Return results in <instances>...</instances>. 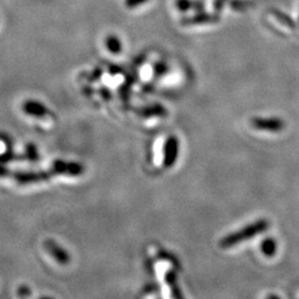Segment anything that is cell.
Returning <instances> with one entry per match:
<instances>
[{
  "mask_svg": "<svg viewBox=\"0 0 299 299\" xmlns=\"http://www.w3.org/2000/svg\"><path fill=\"white\" fill-rule=\"evenodd\" d=\"M261 252L265 257L272 258L277 253V243L273 237H266L261 243Z\"/></svg>",
  "mask_w": 299,
  "mask_h": 299,
  "instance_id": "9c48e42d",
  "label": "cell"
},
{
  "mask_svg": "<svg viewBox=\"0 0 299 299\" xmlns=\"http://www.w3.org/2000/svg\"><path fill=\"white\" fill-rule=\"evenodd\" d=\"M252 127L258 131L270 132V133H278L285 129L284 120L276 116L272 118H262V116H256L250 120Z\"/></svg>",
  "mask_w": 299,
  "mask_h": 299,
  "instance_id": "7a4b0ae2",
  "label": "cell"
},
{
  "mask_svg": "<svg viewBox=\"0 0 299 299\" xmlns=\"http://www.w3.org/2000/svg\"><path fill=\"white\" fill-rule=\"evenodd\" d=\"M269 228V222L265 218H261L253 223H249L244 227H242L236 232L229 233L228 235L224 236L220 241L221 248L228 249L232 248L234 246L240 245L243 242L249 241L252 238H255L260 234L265 233Z\"/></svg>",
  "mask_w": 299,
  "mask_h": 299,
  "instance_id": "6da1fadb",
  "label": "cell"
},
{
  "mask_svg": "<svg viewBox=\"0 0 299 299\" xmlns=\"http://www.w3.org/2000/svg\"><path fill=\"white\" fill-rule=\"evenodd\" d=\"M22 110L26 114L35 116V118H42V116L47 115L48 111H49L43 103L36 100H27L22 104Z\"/></svg>",
  "mask_w": 299,
  "mask_h": 299,
  "instance_id": "5b68a950",
  "label": "cell"
},
{
  "mask_svg": "<svg viewBox=\"0 0 299 299\" xmlns=\"http://www.w3.org/2000/svg\"><path fill=\"white\" fill-rule=\"evenodd\" d=\"M149 0H124V5L129 9H133V8H136L143 3L148 2Z\"/></svg>",
  "mask_w": 299,
  "mask_h": 299,
  "instance_id": "9a60e30c",
  "label": "cell"
},
{
  "mask_svg": "<svg viewBox=\"0 0 299 299\" xmlns=\"http://www.w3.org/2000/svg\"><path fill=\"white\" fill-rule=\"evenodd\" d=\"M106 47L109 52L113 55H119L122 52V42L115 35H109L106 38Z\"/></svg>",
  "mask_w": 299,
  "mask_h": 299,
  "instance_id": "30bf717a",
  "label": "cell"
},
{
  "mask_svg": "<svg viewBox=\"0 0 299 299\" xmlns=\"http://www.w3.org/2000/svg\"><path fill=\"white\" fill-rule=\"evenodd\" d=\"M267 299H280L278 296H276V295H269V296L267 297Z\"/></svg>",
  "mask_w": 299,
  "mask_h": 299,
  "instance_id": "e0dca14e",
  "label": "cell"
},
{
  "mask_svg": "<svg viewBox=\"0 0 299 299\" xmlns=\"http://www.w3.org/2000/svg\"><path fill=\"white\" fill-rule=\"evenodd\" d=\"M298 21H299V20H298Z\"/></svg>",
  "mask_w": 299,
  "mask_h": 299,
  "instance_id": "d6986e66",
  "label": "cell"
},
{
  "mask_svg": "<svg viewBox=\"0 0 299 299\" xmlns=\"http://www.w3.org/2000/svg\"><path fill=\"white\" fill-rule=\"evenodd\" d=\"M175 6L181 13L194 10L195 13L205 10V5L202 0H176Z\"/></svg>",
  "mask_w": 299,
  "mask_h": 299,
  "instance_id": "8992f818",
  "label": "cell"
},
{
  "mask_svg": "<svg viewBox=\"0 0 299 299\" xmlns=\"http://www.w3.org/2000/svg\"><path fill=\"white\" fill-rule=\"evenodd\" d=\"M165 280H167V284L168 285L169 289H171L172 294V299H185L183 292H182L181 287L179 285V281H177V276L176 274L173 272V270H169L165 275Z\"/></svg>",
  "mask_w": 299,
  "mask_h": 299,
  "instance_id": "52a82bcc",
  "label": "cell"
},
{
  "mask_svg": "<svg viewBox=\"0 0 299 299\" xmlns=\"http://www.w3.org/2000/svg\"><path fill=\"white\" fill-rule=\"evenodd\" d=\"M229 6H231L232 9L234 10L244 11L252 7L253 3L246 1V0H231V1H229Z\"/></svg>",
  "mask_w": 299,
  "mask_h": 299,
  "instance_id": "4fadbf2b",
  "label": "cell"
},
{
  "mask_svg": "<svg viewBox=\"0 0 299 299\" xmlns=\"http://www.w3.org/2000/svg\"><path fill=\"white\" fill-rule=\"evenodd\" d=\"M44 299H51V298H44Z\"/></svg>",
  "mask_w": 299,
  "mask_h": 299,
  "instance_id": "ac0fdd59",
  "label": "cell"
},
{
  "mask_svg": "<svg viewBox=\"0 0 299 299\" xmlns=\"http://www.w3.org/2000/svg\"><path fill=\"white\" fill-rule=\"evenodd\" d=\"M169 68L165 62L163 61H157L154 63V67H153V71H154V75L156 76H163L168 72Z\"/></svg>",
  "mask_w": 299,
  "mask_h": 299,
  "instance_id": "5bb4252c",
  "label": "cell"
},
{
  "mask_svg": "<svg viewBox=\"0 0 299 299\" xmlns=\"http://www.w3.org/2000/svg\"><path fill=\"white\" fill-rule=\"evenodd\" d=\"M180 153V142L175 135H169L163 147V167L171 168L175 165Z\"/></svg>",
  "mask_w": 299,
  "mask_h": 299,
  "instance_id": "3957f363",
  "label": "cell"
},
{
  "mask_svg": "<svg viewBox=\"0 0 299 299\" xmlns=\"http://www.w3.org/2000/svg\"><path fill=\"white\" fill-rule=\"evenodd\" d=\"M139 114L144 118H151V116H165L168 114L167 109L161 104H152V106L144 107L139 110Z\"/></svg>",
  "mask_w": 299,
  "mask_h": 299,
  "instance_id": "ba28073f",
  "label": "cell"
},
{
  "mask_svg": "<svg viewBox=\"0 0 299 299\" xmlns=\"http://www.w3.org/2000/svg\"><path fill=\"white\" fill-rule=\"evenodd\" d=\"M221 20L220 15L215 14H207L205 11H200L195 15L185 17L181 20L182 26H202V25H212V23H217Z\"/></svg>",
  "mask_w": 299,
  "mask_h": 299,
  "instance_id": "277c9868",
  "label": "cell"
},
{
  "mask_svg": "<svg viewBox=\"0 0 299 299\" xmlns=\"http://www.w3.org/2000/svg\"><path fill=\"white\" fill-rule=\"evenodd\" d=\"M50 245H47L48 248H50L51 254L55 256L56 260H58L60 262H62V264H66L69 261V257L66 253L63 252V250L59 247V246L52 245V243H49Z\"/></svg>",
  "mask_w": 299,
  "mask_h": 299,
  "instance_id": "7c38bea8",
  "label": "cell"
},
{
  "mask_svg": "<svg viewBox=\"0 0 299 299\" xmlns=\"http://www.w3.org/2000/svg\"><path fill=\"white\" fill-rule=\"evenodd\" d=\"M227 1H228V0H214V3H213L214 10H215L216 13L218 14L222 9H223L224 6L226 5V2H227Z\"/></svg>",
  "mask_w": 299,
  "mask_h": 299,
  "instance_id": "2e32d148",
  "label": "cell"
},
{
  "mask_svg": "<svg viewBox=\"0 0 299 299\" xmlns=\"http://www.w3.org/2000/svg\"><path fill=\"white\" fill-rule=\"evenodd\" d=\"M270 13H272V15L277 20H280L282 25L292 28V29H295V28H296V23H295L293 18L289 17L288 15H286L285 13H282V11L277 10V9H272L270 10Z\"/></svg>",
  "mask_w": 299,
  "mask_h": 299,
  "instance_id": "8fae6325",
  "label": "cell"
}]
</instances>
